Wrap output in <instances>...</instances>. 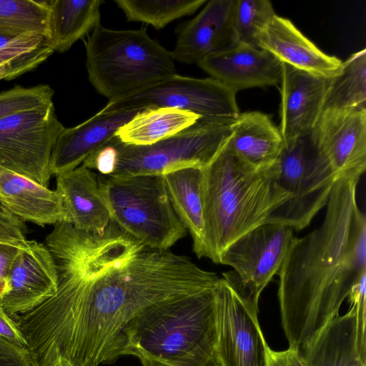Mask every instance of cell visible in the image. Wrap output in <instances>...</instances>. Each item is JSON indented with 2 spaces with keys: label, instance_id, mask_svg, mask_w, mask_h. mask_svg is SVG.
Returning a JSON list of instances; mask_svg holds the SVG:
<instances>
[{
  "label": "cell",
  "instance_id": "obj_1",
  "mask_svg": "<svg viewBox=\"0 0 366 366\" xmlns=\"http://www.w3.org/2000/svg\"><path fill=\"white\" fill-rule=\"evenodd\" d=\"M54 259L55 294L11 315L35 366L61 357L74 366H99L124 355V330L146 307L214 288L219 280L188 257L152 249L113 222L102 234L62 222L45 240Z\"/></svg>",
  "mask_w": 366,
  "mask_h": 366
},
{
  "label": "cell",
  "instance_id": "obj_2",
  "mask_svg": "<svg viewBox=\"0 0 366 366\" xmlns=\"http://www.w3.org/2000/svg\"><path fill=\"white\" fill-rule=\"evenodd\" d=\"M360 177L334 184L320 225L295 237L277 274L281 325L301 350L333 317L366 273V218L357 201Z\"/></svg>",
  "mask_w": 366,
  "mask_h": 366
},
{
  "label": "cell",
  "instance_id": "obj_3",
  "mask_svg": "<svg viewBox=\"0 0 366 366\" xmlns=\"http://www.w3.org/2000/svg\"><path fill=\"white\" fill-rule=\"evenodd\" d=\"M202 169L207 258L217 264L228 245L267 223L291 195L277 182L276 162L267 169H254L227 144Z\"/></svg>",
  "mask_w": 366,
  "mask_h": 366
},
{
  "label": "cell",
  "instance_id": "obj_4",
  "mask_svg": "<svg viewBox=\"0 0 366 366\" xmlns=\"http://www.w3.org/2000/svg\"><path fill=\"white\" fill-rule=\"evenodd\" d=\"M216 286L157 302L139 312L124 330V355L171 366H220Z\"/></svg>",
  "mask_w": 366,
  "mask_h": 366
},
{
  "label": "cell",
  "instance_id": "obj_5",
  "mask_svg": "<svg viewBox=\"0 0 366 366\" xmlns=\"http://www.w3.org/2000/svg\"><path fill=\"white\" fill-rule=\"evenodd\" d=\"M234 122L199 119L189 128L148 145L127 144L114 135L81 165L112 177L162 175L183 167L204 168L229 139Z\"/></svg>",
  "mask_w": 366,
  "mask_h": 366
},
{
  "label": "cell",
  "instance_id": "obj_6",
  "mask_svg": "<svg viewBox=\"0 0 366 366\" xmlns=\"http://www.w3.org/2000/svg\"><path fill=\"white\" fill-rule=\"evenodd\" d=\"M89 80L109 101L177 74L172 52L145 29L97 26L85 42Z\"/></svg>",
  "mask_w": 366,
  "mask_h": 366
},
{
  "label": "cell",
  "instance_id": "obj_7",
  "mask_svg": "<svg viewBox=\"0 0 366 366\" xmlns=\"http://www.w3.org/2000/svg\"><path fill=\"white\" fill-rule=\"evenodd\" d=\"M111 221L145 245L168 250L187 234L176 215L163 175L98 174Z\"/></svg>",
  "mask_w": 366,
  "mask_h": 366
},
{
  "label": "cell",
  "instance_id": "obj_8",
  "mask_svg": "<svg viewBox=\"0 0 366 366\" xmlns=\"http://www.w3.org/2000/svg\"><path fill=\"white\" fill-rule=\"evenodd\" d=\"M276 167L277 182L291 197L267 223H280L300 231L326 207L337 179L317 154L310 134L284 146Z\"/></svg>",
  "mask_w": 366,
  "mask_h": 366
},
{
  "label": "cell",
  "instance_id": "obj_9",
  "mask_svg": "<svg viewBox=\"0 0 366 366\" xmlns=\"http://www.w3.org/2000/svg\"><path fill=\"white\" fill-rule=\"evenodd\" d=\"M294 237L290 226L266 223L234 240L219 254L218 264L233 269L222 278L252 312L258 313L260 295L278 274Z\"/></svg>",
  "mask_w": 366,
  "mask_h": 366
},
{
  "label": "cell",
  "instance_id": "obj_10",
  "mask_svg": "<svg viewBox=\"0 0 366 366\" xmlns=\"http://www.w3.org/2000/svg\"><path fill=\"white\" fill-rule=\"evenodd\" d=\"M236 93L218 80L173 75L134 93L109 101L105 112L167 107L209 122H234L240 114Z\"/></svg>",
  "mask_w": 366,
  "mask_h": 366
},
{
  "label": "cell",
  "instance_id": "obj_11",
  "mask_svg": "<svg viewBox=\"0 0 366 366\" xmlns=\"http://www.w3.org/2000/svg\"><path fill=\"white\" fill-rule=\"evenodd\" d=\"M64 129L54 104L0 119V167L49 187L51 155Z\"/></svg>",
  "mask_w": 366,
  "mask_h": 366
},
{
  "label": "cell",
  "instance_id": "obj_12",
  "mask_svg": "<svg viewBox=\"0 0 366 366\" xmlns=\"http://www.w3.org/2000/svg\"><path fill=\"white\" fill-rule=\"evenodd\" d=\"M215 294L220 366H267L268 345L258 313L249 310L223 278Z\"/></svg>",
  "mask_w": 366,
  "mask_h": 366
},
{
  "label": "cell",
  "instance_id": "obj_13",
  "mask_svg": "<svg viewBox=\"0 0 366 366\" xmlns=\"http://www.w3.org/2000/svg\"><path fill=\"white\" fill-rule=\"evenodd\" d=\"M337 180L366 169V110H323L310 134Z\"/></svg>",
  "mask_w": 366,
  "mask_h": 366
},
{
  "label": "cell",
  "instance_id": "obj_14",
  "mask_svg": "<svg viewBox=\"0 0 366 366\" xmlns=\"http://www.w3.org/2000/svg\"><path fill=\"white\" fill-rule=\"evenodd\" d=\"M57 285L50 251L44 243L28 240L9 270L0 306L10 316L26 313L53 296Z\"/></svg>",
  "mask_w": 366,
  "mask_h": 366
},
{
  "label": "cell",
  "instance_id": "obj_15",
  "mask_svg": "<svg viewBox=\"0 0 366 366\" xmlns=\"http://www.w3.org/2000/svg\"><path fill=\"white\" fill-rule=\"evenodd\" d=\"M281 123L285 147L311 134L324 109L331 78L282 62Z\"/></svg>",
  "mask_w": 366,
  "mask_h": 366
},
{
  "label": "cell",
  "instance_id": "obj_16",
  "mask_svg": "<svg viewBox=\"0 0 366 366\" xmlns=\"http://www.w3.org/2000/svg\"><path fill=\"white\" fill-rule=\"evenodd\" d=\"M236 0L209 1L178 34L174 60L198 64L203 59L239 44L234 26Z\"/></svg>",
  "mask_w": 366,
  "mask_h": 366
},
{
  "label": "cell",
  "instance_id": "obj_17",
  "mask_svg": "<svg viewBox=\"0 0 366 366\" xmlns=\"http://www.w3.org/2000/svg\"><path fill=\"white\" fill-rule=\"evenodd\" d=\"M366 312L350 305L301 350L308 366H366Z\"/></svg>",
  "mask_w": 366,
  "mask_h": 366
},
{
  "label": "cell",
  "instance_id": "obj_18",
  "mask_svg": "<svg viewBox=\"0 0 366 366\" xmlns=\"http://www.w3.org/2000/svg\"><path fill=\"white\" fill-rule=\"evenodd\" d=\"M197 65L236 94L249 88L277 85L282 79V62L277 57L267 50L242 44Z\"/></svg>",
  "mask_w": 366,
  "mask_h": 366
},
{
  "label": "cell",
  "instance_id": "obj_19",
  "mask_svg": "<svg viewBox=\"0 0 366 366\" xmlns=\"http://www.w3.org/2000/svg\"><path fill=\"white\" fill-rule=\"evenodd\" d=\"M140 109L100 110L74 127L65 128L53 147L50 170L55 177L71 171L105 144L117 129L129 122Z\"/></svg>",
  "mask_w": 366,
  "mask_h": 366
},
{
  "label": "cell",
  "instance_id": "obj_20",
  "mask_svg": "<svg viewBox=\"0 0 366 366\" xmlns=\"http://www.w3.org/2000/svg\"><path fill=\"white\" fill-rule=\"evenodd\" d=\"M257 46L281 62L326 78L337 76L342 65L340 59L325 54L305 37L291 21L277 14L259 35Z\"/></svg>",
  "mask_w": 366,
  "mask_h": 366
},
{
  "label": "cell",
  "instance_id": "obj_21",
  "mask_svg": "<svg viewBox=\"0 0 366 366\" xmlns=\"http://www.w3.org/2000/svg\"><path fill=\"white\" fill-rule=\"evenodd\" d=\"M66 212L65 222L79 230L102 234L111 221L98 174L80 165L56 177V189Z\"/></svg>",
  "mask_w": 366,
  "mask_h": 366
},
{
  "label": "cell",
  "instance_id": "obj_22",
  "mask_svg": "<svg viewBox=\"0 0 366 366\" xmlns=\"http://www.w3.org/2000/svg\"><path fill=\"white\" fill-rule=\"evenodd\" d=\"M0 201L24 222L41 227L66 219L61 196L56 190L1 167Z\"/></svg>",
  "mask_w": 366,
  "mask_h": 366
},
{
  "label": "cell",
  "instance_id": "obj_23",
  "mask_svg": "<svg viewBox=\"0 0 366 366\" xmlns=\"http://www.w3.org/2000/svg\"><path fill=\"white\" fill-rule=\"evenodd\" d=\"M227 144L250 167L262 170L276 162L284 142L280 129L268 115L252 111L240 113Z\"/></svg>",
  "mask_w": 366,
  "mask_h": 366
},
{
  "label": "cell",
  "instance_id": "obj_24",
  "mask_svg": "<svg viewBox=\"0 0 366 366\" xmlns=\"http://www.w3.org/2000/svg\"><path fill=\"white\" fill-rule=\"evenodd\" d=\"M202 168L187 167L163 175L173 209L192 239L193 251L207 257L202 197Z\"/></svg>",
  "mask_w": 366,
  "mask_h": 366
},
{
  "label": "cell",
  "instance_id": "obj_25",
  "mask_svg": "<svg viewBox=\"0 0 366 366\" xmlns=\"http://www.w3.org/2000/svg\"><path fill=\"white\" fill-rule=\"evenodd\" d=\"M46 36L54 51H68L100 24L102 0H49Z\"/></svg>",
  "mask_w": 366,
  "mask_h": 366
},
{
  "label": "cell",
  "instance_id": "obj_26",
  "mask_svg": "<svg viewBox=\"0 0 366 366\" xmlns=\"http://www.w3.org/2000/svg\"><path fill=\"white\" fill-rule=\"evenodd\" d=\"M201 117L189 112L167 107L141 110L116 134L122 142L148 145L176 134L194 124Z\"/></svg>",
  "mask_w": 366,
  "mask_h": 366
},
{
  "label": "cell",
  "instance_id": "obj_27",
  "mask_svg": "<svg viewBox=\"0 0 366 366\" xmlns=\"http://www.w3.org/2000/svg\"><path fill=\"white\" fill-rule=\"evenodd\" d=\"M366 110V49L352 54L331 78L324 109Z\"/></svg>",
  "mask_w": 366,
  "mask_h": 366
},
{
  "label": "cell",
  "instance_id": "obj_28",
  "mask_svg": "<svg viewBox=\"0 0 366 366\" xmlns=\"http://www.w3.org/2000/svg\"><path fill=\"white\" fill-rule=\"evenodd\" d=\"M54 52L46 36H21L0 49V80H11L35 69Z\"/></svg>",
  "mask_w": 366,
  "mask_h": 366
},
{
  "label": "cell",
  "instance_id": "obj_29",
  "mask_svg": "<svg viewBox=\"0 0 366 366\" xmlns=\"http://www.w3.org/2000/svg\"><path fill=\"white\" fill-rule=\"evenodd\" d=\"M206 0H117L128 21H141L157 29L194 13Z\"/></svg>",
  "mask_w": 366,
  "mask_h": 366
},
{
  "label": "cell",
  "instance_id": "obj_30",
  "mask_svg": "<svg viewBox=\"0 0 366 366\" xmlns=\"http://www.w3.org/2000/svg\"><path fill=\"white\" fill-rule=\"evenodd\" d=\"M46 1L0 0V34L46 36Z\"/></svg>",
  "mask_w": 366,
  "mask_h": 366
},
{
  "label": "cell",
  "instance_id": "obj_31",
  "mask_svg": "<svg viewBox=\"0 0 366 366\" xmlns=\"http://www.w3.org/2000/svg\"><path fill=\"white\" fill-rule=\"evenodd\" d=\"M276 15L267 0H236L234 26L239 44L257 46L259 35Z\"/></svg>",
  "mask_w": 366,
  "mask_h": 366
},
{
  "label": "cell",
  "instance_id": "obj_32",
  "mask_svg": "<svg viewBox=\"0 0 366 366\" xmlns=\"http://www.w3.org/2000/svg\"><path fill=\"white\" fill-rule=\"evenodd\" d=\"M54 90L47 84L31 87L15 86L0 92V119L22 111L53 103Z\"/></svg>",
  "mask_w": 366,
  "mask_h": 366
},
{
  "label": "cell",
  "instance_id": "obj_33",
  "mask_svg": "<svg viewBox=\"0 0 366 366\" xmlns=\"http://www.w3.org/2000/svg\"><path fill=\"white\" fill-rule=\"evenodd\" d=\"M24 221L6 208L0 209V242L24 246L26 244Z\"/></svg>",
  "mask_w": 366,
  "mask_h": 366
},
{
  "label": "cell",
  "instance_id": "obj_34",
  "mask_svg": "<svg viewBox=\"0 0 366 366\" xmlns=\"http://www.w3.org/2000/svg\"><path fill=\"white\" fill-rule=\"evenodd\" d=\"M0 366H35V363L27 347L0 336Z\"/></svg>",
  "mask_w": 366,
  "mask_h": 366
},
{
  "label": "cell",
  "instance_id": "obj_35",
  "mask_svg": "<svg viewBox=\"0 0 366 366\" xmlns=\"http://www.w3.org/2000/svg\"><path fill=\"white\" fill-rule=\"evenodd\" d=\"M267 366H308L299 349L276 351L267 347Z\"/></svg>",
  "mask_w": 366,
  "mask_h": 366
},
{
  "label": "cell",
  "instance_id": "obj_36",
  "mask_svg": "<svg viewBox=\"0 0 366 366\" xmlns=\"http://www.w3.org/2000/svg\"><path fill=\"white\" fill-rule=\"evenodd\" d=\"M0 336L21 347H27L25 337L16 322L0 306Z\"/></svg>",
  "mask_w": 366,
  "mask_h": 366
},
{
  "label": "cell",
  "instance_id": "obj_37",
  "mask_svg": "<svg viewBox=\"0 0 366 366\" xmlns=\"http://www.w3.org/2000/svg\"><path fill=\"white\" fill-rule=\"evenodd\" d=\"M25 246L0 242V282L6 285V278L9 270L20 250Z\"/></svg>",
  "mask_w": 366,
  "mask_h": 366
},
{
  "label": "cell",
  "instance_id": "obj_38",
  "mask_svg": "<svg viewBox=\"0 0 366 366\" xmlns=\"http://www.w3.org/2000/svg\"><path fill=\"white\" fill-rule=\"evenodd\" d=\"M22 36V35H21ZM21 36L0 34V49L17 40Z\"/></svg>",
  "mask_w": 366,
  "mask_h": 366
},
{
  "label": "cell",
  "instance_id": "obj_39",
  "mask_svg": "<svg viewBox=\"0 0 366 366\" xmlns=\"http://www.w3.org/2000/svg\"><path fill=\"white\" fill-rule=\"evenodd\" d=\"M142 366H171L169 365L152 360H141Z\"/></svg>",
  "mask_w": 366,
  "mask_h": 366
},
{
  "label": "cell",
  "instance_id": "obj_40",
  "mask_svg": "<svg viewBox=\"0 0 366 366\" xmlns=\"http://www.w3.org/2000/svg\"><path fill=\"white\" fill-rule=\"evenodd\" d=\"M49 366H74L65 359L59 357L54 361Z\"/></svg>",
  "mask_w": 366,
  "mask_h": 366
},
{
  "label": "cell",
  "instance_id": "obj_41",
  "mask_svg": "<svg viewBox=\"0 0 366 366\" xmlns=\"http://www.w3.org/2000/svg\"><path fill=\"white\" fill-rule=\"evenodd\" d=\"M4 290H5V285L0 282V296L4 292Z\"/></svg>",
  "mask_w": 366,
  "mask_h": 366
},
{
  "label": "cell",
  "instance_id": "obj_42",
  "mask_svg": "<svg viewBox=\"0 0 366 366\" xmlns=\"http://www.w3.org/2000/svg\"><path fill=\"white\" fill-rule=\"evenodd\" d=\"M3 208H6V207H4L2 205V204L1 203V201H0V209H3Z\"/></svg>",
  "mask_w": 366,
  "mask_h": 366
}]
</instances>
